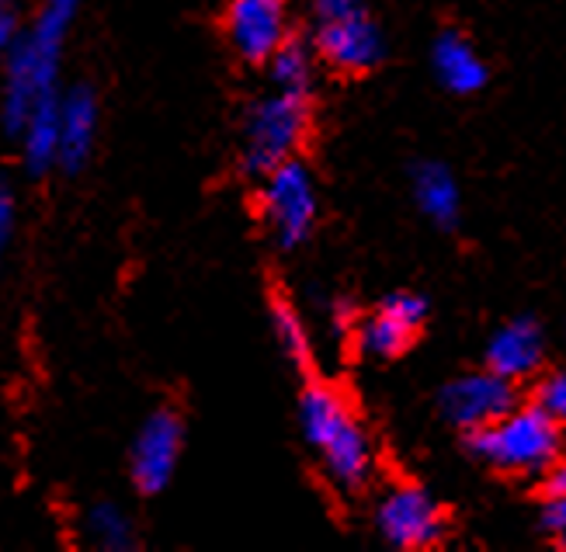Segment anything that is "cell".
<instances>
[{"label": "cell", "mask_w": 566, "mask_h": 552, "mask_svg": "<svg viewBox=\"0 0 566 552\" xmlns=\"http://www.w3.org/2000/svg\"><path fill=\"white\" fill-rule=\"evenodd\" d=\"M535 407L549 414L556 424H566V372H549L535 393Z\"/></svg>", "instance_id": "ffe728a7"}, {"label": "cell", "mask_w": 566, "mask_h": 552, "mask_svg": "<svg viewBox=\"0 0 566 552\" xmlns=\"http://www.w3.org/2000/svg\"><path fill=\"white\" fill-rule=\"evenodd\" d=\"M543 524H546L549 535H556L559 542H566V493L563 497H546Z\"/></svg>", "instance_id": "603a6c76"}, {"label": "cell", "mask_w": 566, "mask_h": 552, "mask_svg": "<svg viewBox=\"0 0 566 552\" xmlns=\"http://www.w3.org/2000/svg\"><path fill=\"white\" fill-rule=\"evenodd\" d=\"M431 66L441 87H449L452 94H476L486 84V63L480 60L476 49L455 32L438 35L431 49Z\"/></svg>", "instance_id": "5bb4252c"}, {"label": "cell", "mask_w": 566, "mask_h": 552, "mask_svg": "<svg viewBox=\"0 0 566 552\" xmlns=\"http://www.w3.org/2000/svg\"><path fill=\"white\" fill-rule=\"evenodd\" d=\"M56 129H60V94H49L29 112L21 125V157L35 178L56 164Z\"/></svg>", "instance_id": "2e32d148"}, {"label": "cell", "mask_w": 566, "mask_h": 552, "mask_svg": "<svg viewBox=\"0 0 566 552\" xmlns=\"http://www.w3.org/2000/svg\"><path fill=\"white\" fill-rule=\"evenodd\" d=\"M316 49L331 66L344 73H365L382 60V35L365 11L319 21Z\"/></svg>", "instance_id": "9c48e42d"}, {"label": "cell", "mask_w": 566, "mask_h": 552, "mask_svg": "<svg viewBox=\"0 0 566 552\" xmlns=\"http://www.w3.org/2000/svg\"><path fill=\"white\" fill-rule=\"evenodd\" d=\"M300 424L306 441L319 451L331 483L358 490L373 472V445L355 420L344 396L327 386H310L300 399Z\"/></svg>", "instance_id": "7a4b0ae2"}, {"label": "cell", "mask_w": 566, "mask_h": 552, "mask_svg": "<svg viewBox=\"0 0 566 552\" xmlns=\"http://www.w3.org/2000/svg\"><path fill=\"white\" fill-rule=\"evenodd\" d=\"M413 198L421 212L441 226V230H452L462 216V195H459V185L449 174V167L441 164H421L413 170Z\"/></svg>", "instance_id": "9a60e30c"}, {"label": "cell", "mask_w": 566, "mask_h": 552, "mask_svg": "<svg viewBox=\"0 0 566 552\" xmlns=\"http://www.w3.org/2000/svg\"><path fill=\"white\" fill-rule=\"evenodd\" d=\"M14 222H18V198L8 181H0V258L8 254L14 240Z\"/></svg>", "instance_id": "44dd1931"}, {"label": "cell", "mask_w": 566, "mask_h": 552, "mask_svg": "<svg viewBox=\"0 0 566 552\" xmlns=\"http://www.w3.org/2000/svg\"><path fill=\"white\" fill-rule=\"evenodd\" d=\"M261 212L268 230H272V240L282 250L300 247L313 222H316V185L310 178V170L295 160H285L279 167H272L268 174H261Z\"/></svg>", "instance_id": "5b68a950"}, {"label": "cell", "mask_w": 566, "mask_h": 552, "mask_svg": "<svg viewBox=\"0 0 566 552\" xmlns=\"http://www.w3.org/2000/svg\"><path fill=\"white\" fill-rule=\"evenodd\" d=\"M181 417L175 410H157L143 420V428L133 441V483L143 493H160L181 459Z\"/></svg>", "instance_id": "ba28073f"}, {"label": "cell", "mask_w": 566, "mask_h": 552, "mask_svg": "<svg viewBox=\"0 0 566 552\" xmlns=\"http://www.w3.org/2000/svg\"><path fill=\"white\" fill-rule=\"evenodd\" d=\"M543 472H546V480H543L546 497H563L566 493V462H553Z\"/></svg>", "instance_id": "d4e9b609"}, {"label": "cell", "mask_w": 566, "mask_h": 552, "mask_svg": "<svg viewBox=\"0 0 566 552\" xmlns=\"http://www.w3.org/2000/svg\"><path fill=\"white\" fill-rule=\"evenodd\" d=\"M230 42L251 63L272 60L285 42V8L282 0H233L230 8Z\"/></svg>", "instance_id": "8fae6325"}, {"label": "cell", "mask_w": 566, "mask_h": 552, "mask_svg": "<svg viewBox=\"0 0 566 552\" xmlns=\"http://www.w3.org/2000/svg\"><path fill=\"white\" fill-rule=\"evenodd\" d=\"M514 407V386L497 372H470L452 379L441 389V414L462 431H476L483 424H494Z\"/></svg>", "instance_id": "52a82bcc"}, {"label": "cell", "mask_w": 566, "mask_h": 552, "mask_svg": "<svg viewBox=\"0 0 566 552\" xmlns=\"http://www.w3.org/2000/svg\"><path fill=\"white\" fill-rule=\"evenodd\" d=\"M81 11V0H42L29 32H18L11 53L4 60V84H0V122L11 136L21 133L29 112L49 94H60V60L63 42L73 18Z\"/></svg>", "instance_id": "6da1fadb"}, {"label": "cell", "mask_w": 566, "mask_h": 552, "mask_svg": "<svg viewBox=\"0 0 566 552\" xmlns=\"http://www.w3.org/2000/svg\"><path fill=\"white\" fill-rule=\"evenodd\" d=\"M376 524L382 539L397 549H428L446 535L441 508L421 487H392L376 511Z\"/></svg>", "instance_id": "8992f818"}, {"label": "cell", "mask_w": 566, "mask_h": 552, "mask_svg": "<svg viewBox=\"0 0 566 552\" xmlns=\"http://www.w3.org/2000/svg\"><path fill=\"white\" fill-rule=\"evenodd\" d=\"M543 355H546V337L538 331V323L511 320L490 337L486 368L514 383V379H525V375H532L538 365H543Z\"/></svg>", "instance_id": "7c38bea8"}, {"label": "cell", "mask_w": 566, "mask_h": 552, "mask_svg": "<svg viewBox=\"0 0 566 552\" xmlns=\"http://www.w3.org/2000/svg\"><path fill=\"white\" fill-rule=\"evenodd\" d=\"M268 63H272L275 91L300 94V97L310 94V84H313V53L303 42H282Z\"/></svg>", "instance_id": "ac0fdd59"}, {"label": "cell", "mask_w": 566, "mask_h": 552, "mask_svg": "<svg viewBox=\"0 0 566 552\" xmlns=\"http://www.w3.org/2000/svg\"><path fill=\"white\" fill-rule=\"evenodd\" d=\"M313 8H316L319 21H331V18H344V14L361 11V0H313Z\"/></svg>", "instance_id": "cb8c5ba5"}, {"label": "cell", "mask_w": 566, "mask_h": 552, "mask_svg": "<svg viewBox=\"0 0 566 552\" xmlns=\"http://www.w3.org/2000/svg\"><path fill=\"white\" fill-rule=\"evenodd\" d=\"M428 316V303L413 292H392L358 327V347L368 358H397Z\"/></svg>", "instance_id": "30bf717a"}, {"label": "cell", "mask_w": 566, "mask_h": 552, "mask_svg": "<svg viewBox=\"0 0 566 552\" xmlns=\"http://www.w3.org/2000/svg\"><path fill=\"white\" fill-rule=\"evenodd\" d=\"M97 136V102L87 87L60 94V129H56V164L63 170H81L91 157Z\"/></svg>", "instance_id": "4fadbf2b"}, {"label": "cell", "mask_w": 566, "mask_h": 552, "mask_svg": "<svg viewBox=\"0 0 566 552\" xmlns=\"http://www.w3.org/2000/svg\"><path fill=\"white\" fill-rule=\"evenodd\" d=\"M470 451L497 469L543 472L559 456V424L538 407H511L494 424L470 431Z\"/></svg>", "instance_id": "3957f363"}, {"label": "cell", "mask_w": 566, "mask_h": 552, "mask_svg": "<svg viewBox=\"0 0 566 552\" xmlns=\"http://www.w3.org/2000/svg\"><path fill=\"white\" fill-rule=\"evenodd\" d=\"M272 331H275V341L285 351L289 362H295L300 368H306L313 362V344H310V334L303 327V316L295 313L285 299L272 303Z\"/></svg>", "instance_id": "d6986e66"}, {"label": "cell", "mask_w": 566, "mask_h": 552, "mask_svg": "<svg viewBox=\"0 0 566 552\" xmlns=\"http://www.w3.org/2000/svg\"><path fill=\"white\" fill-rule=\"evenodd\" d=\"M306 97L275 91L251 105L243 122V167L248 174H268L272 167L292 160L295 146L306 136Z\"/></svg>", "instance_id": "277c9868"}, {"label": "cell", "mask_w": 566, "mask_h": 552, "mask_svg": "<svg viewBox=\"0 0 566 552\" xmlns=\"http://www.w3.org/2000/svg\"><path fill=\"white\" fill-rule=\"evenodd\" d=\"M84 529H87V539L97 549H108V552H129V549H136V524L118 504H94L87 511Z\"/></svg>", "instance_id": "e0dca14e"}, {"label": "cell", "mask_w": 566, "mask_h": 552, "mask_svg": "<svg viewBox=\"0 0 566 552\" xmlns=\"http://www.w3.org/2000/svg\"><path fill=\"white\" fill-rule=\"evenodd\" d=\"M18 39V0H0V66Z\"/></svg>", "instance_id": "7402d4cb"}]
</instances>
